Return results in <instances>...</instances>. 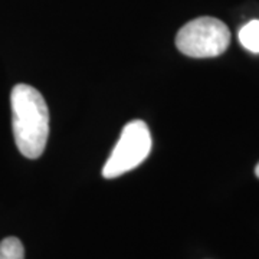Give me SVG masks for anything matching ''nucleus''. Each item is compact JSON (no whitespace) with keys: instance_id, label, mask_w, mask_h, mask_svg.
Here are the masks:
<instances>
[{"instance_id":"nucleus-6","label":"nucleus","mask_w":259,"mask_h":259,"mask_svg":"<svg viewBox=\"0 0 259 259\" xmlns=\"http://www.w3.org/2000/svg\"><path fill=\"white\" fill-rule=\"evenodd\" d=\"M255 175H256V177H259V163L258 166H256V168H255Z\"/></svg>"},{"instance_id":"nucleus-3","label":"nucleus","mask_w":259,"mask_h":259,"mask_svg":"<svg viewBox=\"0 0 259 259\" xmlns=\"http://www.w3.org/2000/svg\"><path fill=\"white\" fill-rule=\"evenodd\" d=\"M151 144V134L144 121L134 120L128 122L122 128L111 156L102 167V176L115 179L134 170L148 157Z\"/></svg>"},{"instance_id":"nucleus-2","label":"nucleus","mask_w":259,"mask_h":259,"mask_svg":"<svg viewBox=\"0 0 259 259\" xmlns=\"http://www.w3.org/2000/svg\"><path fill=\"white\" fill-rule=\"evenodd\" d=\"M231 44V32L222 20L214 18L194 19L179 30L176 45L190 58H214L222 55Z\"/></svg>"},{"instance_id":"nucleus-1","label":"nucleus","mask_w":259,"mask_h":259,"mask_svg":"<svg viewBox=\"0 0 259 259\" xmlns=\"http://www.w3.org/2000/svg\"><path fill=\"white\" fill-rule=\"evenodd\" d=\"M12 125L19 151L28 158L42 156L49 136V110L33 87L18 83L10 95Z\"/></svg>"},{"instance_id":"nucleus-5","label":"nucleus","mask_w":259,"mask_h":259,"mask_svg":"<svg viewBox=\"0 0 259 259\" xmlns=\"http://www.w3.org/2000/svg\"><path fill=\"white\" fill-rule=\"evenodd\" d=\"M0 259H25V249L18 238L10 236L0 242Z\"/></svg>"},{"instance_id":"nucleus-4","label":"nucleus","mask_w":259,"mask_h":259,"mask_svg":"<svg viewBox=\"0 0 259 259\" xmlns=\"http://www.w3.org/2000/svg\"><path fill=\"white\" fill-rule=\"evenodd\" d=\"M239 42L250 52H259V20H250L239 30Z\"/></svg>"}]
</instances>
